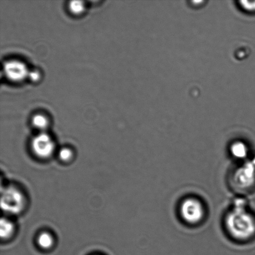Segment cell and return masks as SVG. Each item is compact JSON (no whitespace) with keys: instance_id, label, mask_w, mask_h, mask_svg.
I'll return each instance as SVG.
<instances>
[{"instance_id":"obj_8","label":"cell","mask_w":255,"mask_h":255,"mask_svg":"<svg viewBox=\"0 0 255 255\" xmlns=\"http://www.w3.org/2000/svg\"><path fill=\"white\" fill-rule=\"evenodd\" d=\"M38 244L42 249L51 248L53 245L54 240L51 235L47 233H43L39 236L38 240Z\"/></svg>"},{"instance_id":"obj_6","label":"cell","mask_w":255,"mask_h":255,"mask_svg":"<svg viewBox=\"0 0 255 255\" xmlns=\"http://www.w3.org/2000/svg\"><path fill=\"white\" fill-rule=\"evenodd\" d=\"M4 70L7 78L12 81H21L28 76L29 74L26 65L17 61L6 62L4 64Z\"/></svg>"},{"instance_id":"obj_3","label":"cell","mask_w":255,"mask_h":255,"mask_svg":"<svg viewBox=\"0 0 255 255\" xmlns=\"http://www.w3.org/2000/svg\"><path fill=\"white\" fill-rule=\"evenodd\" d=\"M24 204V197L18 189L12 186L1 189V206L6 213L18 214L23 209Z\"/></svg>"},{"instance_id":"obj_10","label":"cell","mask_w":255,"mask_h":255,"mask_svg":"<svg viewBox=\"0 0 255 255\" xmlns=\"http://www.w3.org/2000/svg\"><path fill=\"white\" fill-rule=\"evenodd\" d=\"M32 124L35 127L39 129H44L48 125L47 119L42 115H36L32 119Z\"/></svg>"},{"instance_id":"obj_1","label":"cell","mask_w":255,"mask_h":255,"mask_svg":"<svg viewBox=\"0 0 255 255\" xmlns=\"http://www.w3.org/2000/svg\"><path fill=\"white\" fill-rule=\"evenodd\" d=\"M225 225L230 236L237 241H249L255 236V216L241 204L227 214Z\"/></svg>"},{"instance_id":"obj_9","label":"cell","mask_w":255,"mask_h":255,"mask_svg":"<svg viewBox=\"0 0 255 255\" xmlns=\"http://www.w3.org/2000/svg\"><path fill=\"white\" fill-rule=\"evenodd\" d=\"M232 153L237 157H244L247 154V147L242 142H236L232 146Z\"/></svg>"},{"instance_id":"obj_12","label":"cell","mask_w":255,"mask_h":255,"mask_svg":"<svg viewBox=\"0 0 255 255\" xmlns=\"http://www.w3.org/2000/svg\"><path fill=\"white\" fill-rule=\"evenodd\" d=\"M72 156V152L68 148H63L59 152V157L63 161H68Z\"/></svg>"},{"instance_id":"obj_13","label":"cell","mask_w":255,"mask_h":255,"mask_svg":"<svg viewBox=\"0 0 255 255\" xmlns=\"http://www.w3.org/2000/svg\"><path fill=\"white\" fill-rule=\"evenodd\" d=\"M243 6L246 9L249 11H255V1H242Z\"/></svg>"},{"instance_id":"obj_14","label":"cell","mask_w":255,"mask_h":255,"mask_svg":"<svg viewBox=\"0 0 255 255\" xmlns=\"http://www.w3.org/2000/svg\"><path fill=\"white\" fill-rule=\"evenodd\" d=\"M28 77L32 82H37L40 79V74L38 71H32L29 72Z\"/></svg>"},{"instance_id":"obj_5","label":"cell","mask_w":255,"mask_h":255,"mask_svg":"<svg viewBox=\"0 0 255 255\" xmlns=\"http://www.w3.org/2000/svg\"><path fill=\"white\" fill-rule=\"evenodd\" d=\"M55 145L51 137L46 133H41L32 141V148L36 156L41 158L51 156L54 150Z\"/></svg>"},{"instance_id":"obj_11","label":"cell","mask_w":255,"mask_h":255,"mask_svg":"<svg viewBox=\"0 0 255 255\" xmlns=\"http://www.w3.org/2000/svg\"><path fill=\"white\" fill-rule=\"evenodd\" d=\"M69 7L73 13L81 14L84 9V2L81 1H72L70 2Z\"/></svg>"},{"instance_id":"obj_2","label":"cell","mask_w":255,"mask_h":255,"mask_svg":"<svg viewBox=\"0 0 255 255\" xmlns=\"http://www.w3.org/2000/svg\"><path fill=\"white\" fill-rule=\"evenodd\" d=\"M230 182L232 187L241 193L253 190L255 186V164L247 163L234 170Z\"/></svg>"},{"instance_id":"obj_7","label":"cell","mask_w":255,"mask_h":255,"mask_svg":"<svg viewBox=\"0 0 255 255\" xmlns=\"http://www.w3.org/2000/svg\"><path fill=\"white\" fill-rule=\"evenodd\" d=\"M13 231L14 226L12 222L7 219H1V224H0V234L1 238H8L11 236Z\"/></svg>"},{"instance_id":"obj_4","label":"cell","mask_w":255,"mask_h":255,"mask_svg":"<svg viewBox=\"0 0 255 255\" xmlns=\"http://www.w3.org/2000/svg\"><path fill=\"white\" fill-rule=\"evenodd\" d=\"M205 210L203 204L196 199L184 200L181 204L180 212L185 221L191 224H196L204 219Z\"/></svg>"}]
</instances>
